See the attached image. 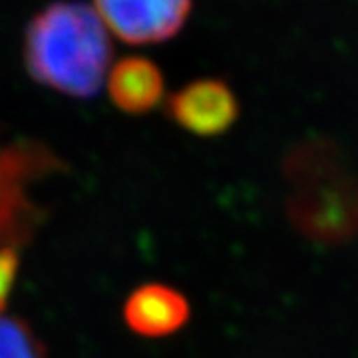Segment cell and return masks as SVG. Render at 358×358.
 Segmentation results:
<instances>
[{
	"label": "cell",
	"instance_id": "cell-1",
	"mask_svg": "<svg viewBox=\"0 0 358 358\" xmlns=\"http://www.w3.org/2000/svg\"><path fill=\"white\" fill-rule=\"evenodd\" d=\"M287 217L315 243L341 245L358 235V164L327 138L299 141L282 159Z\"/></svg>",
	"mask_w": 358,
	"mask_h": 358
},
{
	"label": "cell",
	"instance_id": "cell-2",
	"mask_svg": "<svg viewBox=\"0 0 358 358\" xmlns=\"http://www.w3.org/2000/svg\"><path fill=\"white\" fill-rule=\"evenodd\" d=\"M110 30L84 2H54L26 26L24 64L46 88L92 98L110 74Z\"/></svg>",
	"mask_w": 358,
	"mask_h": 358
},
{
	"label": "cell",
	"instance_id": "cell-3",
	"mask_svg": "<svg viewBox=\"0 0 358 358\" xmlns=\"http://www.w3.org/2000/svg\"><path fill=\"white\" fill-rule=\"evenodd\" d=\"M193 0H94L106 28L128 44L173 38L192 13Z\"/></svg>",
	"mask_w": 358,
	"mask_h": 358
},
{
	"label": "cell",
	"instance_id": "cell-4",
	"mask_svg": "<svg viewBox=\"0 0 358 358\" xmlns=\"http://www.w3.org/2000/svg\"><path fill=\"white\" fill-rule=\"evenodd\" d=\"M173 124L193 136L213 138L225 134L239 117V100L227 82L201 78L173 92L166 102Z\"/></svg>",
	"mask_w": 358,
	"mask_h": 358
},
{
	"label": "cell",
	"instance_id": "cell-5",
	"mask_svg": "<svg viewBox=\"0 0 358 358\" xmlns=\"http://www.w3.org/2000/svg\"><path fill=\"white\" fill-rule=\"evenodd\" d=\"M192 315L185 294L162 282L141 285L124 305V320L145 338H162L181 331Z\"/></svg>",
	"mask_w": 358,
	"mask_h": 358
},
{
	"label": "cell",
	"instance_id": "cell-6",
	"mask_svg": "<svg viewBox=\"0 0 358 358\" xmlns=\"http://www.w3.org/2000/svg\"><path fill=\"white\" fill-rule=\"evenodd\" d=\"M164 74L143 56H126L115 62L108 74L112 102L126 114H145L164 98Z\"/></svg>",
	"mask_w": 358,
	"mask_h": 358
},
{
	"label": "cell",
	"instance_id": "cell-7",
	"mask_svg": "<svg viewBox=\"0 0 358 358\" xmlns=\"http://www.w3.org/2000/svg\"><path fill=\"white\" fill-rule=\"evenodd\" d=\"M0 358H46V352L24 320L0 315Z\"/></svg>",
	"mask_w": 358,
	"mask_h": 358
},
{
	"label": "cell",
	"instance_id": "cell-8",
	"mask_svg": "<svg viewBox=\"0 0 358 358\" xmlns=\"http://www.w3.org/2000/svg\"><path fill=\"white\" fill-rule=\"evenodd\" d=\"M20 259L14 247H0V313L8 305V299L13 293L16 275H18Z\"/></svg>",
	"mask_w": 358,
	"mask_h": 358
}]
</instances>
